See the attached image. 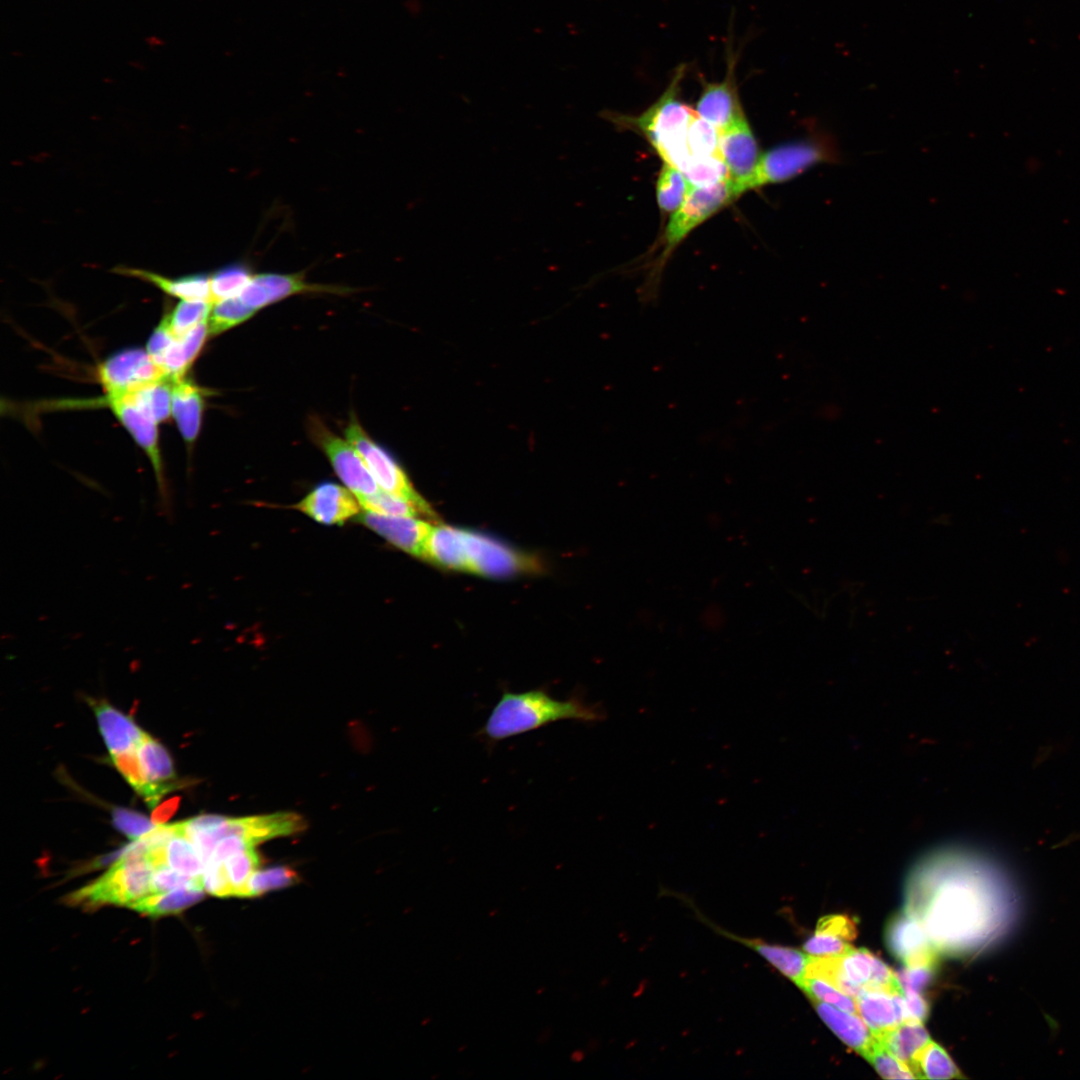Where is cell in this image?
Segmentation results:
<instances>
[{"label": "cell", "mask_w": 1080, "mask_h": 1080, "mask_svg": "<svg viewBox=\"0 0 1080 1080\" xmlns=\"http://www.w3.org/2000/svg\"><path fill=\"white\" fill-rule=\"evenodd\" d=\"M827 1026L850 1048L865 1057L877 1040L857 1014L838 1009L819 1000H811Z\"/></svg>", "instance_id": "603a6c76"}, {"label": "cell", "mask_w": 1080, "mask_h": 1080, "mask_svg": "<svg viewBox=\"0 0 1080 1080\" xmlns=\"http://www.w3.org/2000/svg\"><path fill=\"white\" fill-rule=\"evenodd\" d=\"M691 188L685 175L678 168L664 162L656 183L659 208L664 212L673 213L684 202Z\"/></svg>", "instance_id": "f546056e"}, {"label": "cell", "mask_w": 1080, "mask_h": 1080, "mask_svg": "<svg viewBox=\"0 0 1080 1080\" xmlns=\"http://www.w3.org/2000/svg\"><path fill=\"white\" fill-rule=\"evenodd\" d=\"M112 820L119 831L134 841L140 839L157 826L144 815L124 808H115L112 812Z\"/></svg>", "instance_id": "ee69618b"}, {"label": "cell", "mask_w": 1080, "mask_h": 1080, "mask_svg": "<svg viewBox=\"0 0 1080 1080\" xmlns=\"http://www.w3.org/2000/svg\"><path fill=\"white\" fill-rule=\"evenodd\" d=\"M463 569L486 576L504 577L529 568V559L495 539L462 529Z\"/></svg>", "instance_id": "8fae6325"}, {"label": "cell", "mask_w": 1080, "mask_h": 1080, "mask_svg": "<svg viewBox=\"0 0 1080 1080\" xmlns=\"http://www.w3.org/2000/svg\"><path fill=\"white\" fill-rule=\"evenodd\" d=\"M800 989L807 994L810 1000H819L843 1011L858 1015L856 1001L853 997L821 979L805 977Z\"/></svg>", "instance_id": "ab89813d"}, {"label": "cell", "mask_w": 1080, "mask_h": 1080, "mask_svg": "<svg viewBox=\"0 0 1080 1080\" xmlns=\"http://www.w3.org/2000/svg\"><path fill=\"white\" fill-rule=\"evenodd\" d=\"M305 828L304 819L296 813L280 812L263 816L228 818L220 831L222 837L236 835L252 846L279 836L291 835Z\"/></svg>", "instance_id": "ac0fdd59"}, {"label": "cell", "mask_w": 1080, "mask_h": 1080, "mask_svg": "<svg viewBox=\"0 0 1080 1080\" xmlns=\"http://www.w3.org/2000/svg\"><path fill=\"white\" fill-rule=\"evenodd\" d=\"M877 1072L885 1079H914L910 1069L894 1056L879 1040H876L867 1055Z\"/></svg>", "instance_id": "b9f144b4"}, {"label": "cell", "mask_w": 1080, "mask_h": 1080, "mask_svg": "<svg viewBox=\"0 0 1080 1080\" xmlns=\"http://www.w3.org/2000/svg\"><path fill=\"white\" fill-rule=\"evenodd\" d=\"M737 59L738 54L733 50L732 41L729 39L726 47V73L723 80L708 82L701 79L702 90L696 102L695 111L719 132L746 117L737 88Z\"/></svg>", "instance_id": "9c48e42d"}, {"label": "cell", "mask_w": 1080, "mask_h": 1080, "mask_svg": "<svg viewBox=\"0 0 1080 1080\" xmlns=\"http://www.w3.org/2000/svg\"><path fill=\"white\" fill-rule=\"evenodd\" d=\"M100 732L111 755L137 750L148 735L107 701H91Z\"/></svg>", "instance_id": "44dd1931"}, {"label": "cell", "mask_w": 1080, "mask_h": 1080, "mask_svg": "<svg viewBox=\"0 0 1080 1080\" xmlns=\"http://www.w3.org/2000/svg\"><path fill=\"white\" fill-rule=\"evenodd\" d=\"M255 311L237 296L213 303L209 318L210 336L219 335L251 318Z\"/></svg>", "instance_id": "d6a6232c"}, {"label": "cell", "mask_w": 1080, "mask_h": 1080, "mask_svg": "<svg viewBox=\"0 0 1080 1080\" xmlns=\"http://www.w3.org/2000/svg\"><path fill=\"white\" fill-rule=\"evenodd\" d=\"M934 969V967L926 966H905L897 971L896 977L902 992L921 993V991L931 982Z\"/></svg>", "instance_id": "681fc988"}, {"label": "cell", "mask_w": 1080, "mask_h": 1080, "mask_svg": "<svg viewBox=\"0 0 1080 1080\" xmlns=\"http://www.w3.org/2000/svg\"><path fill=\"white\" fill-rule=\"evenodd\" d=\"M719 140L720 132L696 113L689 125L686 139L690 162L709 157H721Z\"/></svg>", "instance_id": "836d02e7"}, {"label": "cell", "mask_w": 1080, "mask_h": 1080, "mask_svg": "<svg viewBox=\"0 0 1080 1080\" xmlns=\"http://www.w3.org/2000/svg\"><path fill=\"white\" fill-rule=\"evenodd\" d=\"M424 559L452 569L463 568L462 529L433 527L425 544Z\"/></svg>", "instance_id": "4316f807"}, {"label": "cell", "mask_w": 1080, "mask_h": 1080, "mask_svg": "<svg viewBox=\"0 0 1080 1080\" xmlns=\"http://www.w3.org/2000/svg\"><path fill=\"white\" fill-rule=\"evenodd\" d=\"M204 397L201 389L184 377L172 379L171 413L186 443L192 444L201 427Z\"/></svg>", "instance_id": "7402d4cb"}, {"label": "cell", "mask_w": 1080, "mask_h": 1080, "mask_svg": "<svg viewBox=\"0 0 1080 1080\" xmlns=\"http://www.w3.org/2000/svg\"><path fill=\"white\" fill-rule=\"evenodd\" d=\"M359 520L390 543L414 556L423 558L425 544L433 528L415 517L387 516L366 511Z\"/></svg>", "instance_id": "e0dca14e"}, {"label": "cell", "mask_w": 1080, "mask_h": 1080, "mask_svg": "<svg viewBox=\"0 0 1080 1080\" xmlns=\"http://www.w3.org/2000/svg\"><path fill=\"white\" fill-rule=\"evenodd\" d=\"M694 911L709 927L713 928L719 934L742 943L744 946L752 949L800 988L805 978L809 954H804L795 948L770 944L761 939L740 937L714 925L708 921L707 918L703 917L697 909L694 908Z\"/></svg>", "instance_id": "ffe728a7"}, {"label": "cell", "mask_w": 1080, "mask_h": 1080, "mask_svg": "<svg viewBox=\"0 0 1080 1080\" xmlns=\"http://www.w3.org/2000/svg\"><path fill=\"white\" fill-rule=\"evenodd\" d=\"M719 152L740 196L762 155L746 117L720 132Z\"/></svg>", "instance_id": "5bb4252c"}, {"label": "cell", "mask_w": 1080, "mask_h": 1080, "mask_svg": "<svg viewBox=\"0 0 1080 1080\" xmlns=\"http://www.w3.org/2000/svg\"><path fill=\"white\" fill-rule=\"evenodd\" d=\"M1002 879L990 862L954 846L929 852L912 868L904 911L924 927L939 953L965 956L999 930Z\"/></svg>", "instance_id": "6da1fadb"}, {"label": "cell", "mask_w": 1080, "mask_h": 1080, "mask_svg": "<svg viewBox=\"0 0 1080 1080\" xmlns=\"http://www.w3.org/2000/svg\"><path fill=\"white\" fill-rule=\"evenodd\" d=\"M153 893L166 892L179 888H204L203 877H192L178 872L167 864L154 869L152 878Z\"/></svg>", "instance_id": "7bdbcfd3"}, {"label": "cell", "mask_w": 1080, "mask_h": 1080, "mask_svg": "<svg viewBox=\"0 0 1080 1080\" xmlns=\"http://www.w3.org/2000/svg\"><path fill=\"white\" fill-rule=\"evenodd\" d=\"M233 896L248 897L249 881L260 864L254 847L238 851L223 861Z\"/></svg>", "instance_id": "e575fe53"}, {"label": "cell", "mask_w": 1080, "mask_h": 1080, "mask_svg": "<svg viewBox=\"0 0 1080 1080\" xmlns=\"http://www.w3.org/2000/svg\"><path fill=\"white\" fill-rule=\"evenodd\" d=\"M606 717L601 704L588 703L578 696L557 700L544 689L505 691L478 734L489 743H497L558 721L593 724Z\"/></svg>", "instance_id": "7a4b0ae2"}, {"label": "cell", "mask_w": 1080, "mask_h": 1080, "mask_svg": "<svg viewBox=\"0 0 1080 1080\" xmlns=\"http://www.w3.org/2000/svg\"><path fill=\"white\" fill-rule=\"evenodd\" d=\"M203 883L204 888L214 896H233L223 862L210 861L205 865Z\"/></svg>", "instance_id": "c3c4849f"}, {"label": "cell", "mask_w": 1080, "mask_h": 1080, "mask_svg": "<svg viewBox=\"0 0 1080 1080\" xmlns=\"http://www.w3.org/2000/svg\"><path fill=\"white\" fill-rule=\"evenodd\" d=\"M311 292L343 293L345 289L308 283L302 274L261 273L252 276L238 297L256 312L289 296Z\"/></svg>", "instance_id": "9a60e30c"}, {"label": "cell", "mask_w": 1080, "mask_h": 1080, "mask_svg": "<svg viewBox=\"0 0 1080 1080\" xmlns=\"http://www.w3.org/2000/svg\"><path fill=\"white\" fill-rule=\"evenodd\" d=\"M686 65L680 64L659 99L638 116L606 112L616 125L637 129L654 147L665 163L681 172L690 162L687 132L696 111L680 98Z\"/></svg>", "instance_id": "3957f363"}, {"label": "cell", "mask_w": 1080, "mask_h": 1080, "mask_svg": "<svg viewBox=\"0 0 1080 1080\" xmlns=\"http://www.w3.org/2000/svg\"><path fill=\"white\" fill-rule=\"evenodd\" d=\"M153 872L149 846L143 839H138L122 850L120 857L107 872L73 892L67 901L86 908L106 904L130 907L153 893Z\"/></svg>", "instance_id": "277c9868"}, {"label": "cell", "mask_w": 1080, "mask_h": 1080, "mask_svg": "<svg viewBox=\"0 0 1080 1080\" xmlns=\"http://www.w3.org/2000/svg\"><path fill=\"white\" fill-rule=\"evenodd\" d=\"M887 948L908 967H934L938 951L922 924L906 911L894 915L885 930Z\"/></svg>", "instance_id": "7c38bea8"}, {"label": "cell", "mask_w": 1080, "mask_h": 1080, "mask_svg": "<svg viewBox=\"0 0 1080 1080\" xmlns=\"http://www.w3.org/2000/svg\"><path fill=\"white\" fill-rule=\"evenodd\" d=\"M360 506L366 511L398 517H416L423 515L421 510L411 501L390 494L385 491L358 499Z\"/></svg>", "instance_id": "74e56055"}, {"label": "cell", "mask_w": 1080, "mask_h": 1080, "mask_svg": "<svg viewBox=\"0 0 1080 1080\" xmlns=\"http://www.w3.org/2000/svg\"><path fill=\"white\" fill-rule=\"evenodd\" d=\"M739 197L732 181L707 187H693L681 206L672 213L665 228L662 260L698 225Z\"/></svg>", "instance_id": "8992f818"}, {"label": "cell", "mask_w": 1080, "mask_h": 1080, "mask_svg": "<svg viewBox=\"0 0 1080 1080\" xmlns=\"http://www.w3.org/2000/svg\"><path fill=\"white\" fill-rule=\"evenodd\" d=\"M877 1040L902 1061L912 1073L920 1052L932 1041L920 1022H904Z\"/></svg>", "instance_id": "484cf974"}, {"label": "cell", "mask_w": 1080, "mask_h": 1080, "mask_svg": "<svg viewBox=\"0 0 1080 1080\" xmlns=\"http://www.w3.org/2000/svg\"><path fill=\"white\" fill-rule=\"evenodd\" d=\"M166 864L172 869L192 877H203L204 863L196 848L184 833L183 823L180 829L166 842Z\"/></svg>", "instance_id": "f1b7e54d"}, {"label": "cell", "mask_w": 1080, "mask_h": 1080, "mask_svg": "<svg viewBox=\"0 0 1080 1080\" xmlns=\"http://www.w3.org/2000/svg\"><path fill=\"white\" fill-rule=\"evenodd\" d=\"M178 804L179 798H172L162 803L159 807L154 809L151 818L152 822L156 825L163 824L175 813Z\"/></svg>", "instance_id": "f5cc1de1"}, {"label": "cell", "mask_w": 1080, "mask_h": 1080, "mask_svg": "<svg viewBox=\"0 0 1080 1080\" xmlns=\"http://www.w3.org/2000/svg\"><path fill=\"white\" fill-rule=\"evenodd\" d=\"M815 932L837 936L845 941L856 938L857 926L855 920L847 915L833 914L819 919Z\"/></svg>", "instance_id": "7dc6e473"}, {"label": "cell", "mask_w": 1080, "mask_h": 1080, "mask_svg": "<svg viewBox=\"0 0 1080 1080\" xmlns=\"http://www.w3.org/2000/svg\"><path fill=\"white\" fill-rule=\"evenodd\" d=\"M137 756L147 783L144 799L154 807L170 790L176 787L175 770L168 751L147 735L138 746Z\"/></svg>", "instance_id": "d6986e66"}, {"label": "cell", "mask_w": 1080, "mask_h": 1080, "mask_svg": "<svg viewBox=\"0 0 1080 1080\" xmlns=\"http://www.w3.org/2000/svg\"><path fill=\"white\" fill-rule=\"evenodd\" d=\"M803 949L813 956H844L855 948L837 936L815 932L805 941Z\"/></svg>", "instance_id": "f6af8a7d"}, {"label": "cell", "mask_w": 1080, "mask_h": 1080, "mask_svg": "<svg viewBox=\"0 0 1080 1080\" xmlns=\"http://www.w3.org/2000/svg\"><path fill=\"white\" fill-rule=\"evenodd\" d=\"M105 403L127 429L135 442L143 449L152 463L159 487L163 493L164 478L156 420L135 402L130 394L108 395Z\"/></svg>", "instance_id": "4fadbf2b"}, {"label": "cell", "mask_w": 1080, "mask_h": 1080, "mask_svg": "<svg viewBox=\"0 0 1080 1080\" xmlns=\"http://www.w3.org/2000/svg\"><path fill=\"white\" fill-rule=\"evenodd\" d=\"M838 160V149L832 138L825 134L776 146L761 155L754 173L742 186V193L788 181L815 165Z\"/></svg>", "instance_id": "5b68a950"}, {"label": "cell", "mask_w": 1080, "mask_h": 1080, "mask_svg": "<svg viewBox=\"0 0 1080 1080\" xmlns=\"http://www.w3.org/2000/svg\"><path fill=\"white\" fill-rule=\"evenodd\" d=\"M247 265L233 263L221 267L210 276L212 302L239 295L252 278Z\"/></svg>", "instance_id": "d590c367"}, {"label": "cell", "mask_w": 1080, "mask_h": 1080, "mask_svg": "<svg viewBox=\"0 0 1080 1080\" xmlns=\"http://www.w3.org/2000/svg\"><path fill=\"white\" fill-rule=\"evenodd\" d=\"M202 896L203 889L179 888L151 893L133 903L129 908L148 916L159 917L179 913L197 903Z\"/></svg>", "instance_id": "83f0119b"}, {"label": "cell", "mask_w": 1080, "mask_h": 1080, "mask_svg": "<svg viewBox=\"0 0 1080 1080\" xmlns=\"http://www.w3.org/2000/svg\"><path fill=\"white\" fill-rule=\"evenodd\" d=\"M111 759L115 767L128 783L144 797L147 791V783L143 776L136 750L111 755Z\"/></svg>", "instance_id": "bcb514c9"}, {"label": "cell", "mask_w": 1080, "mask_h": 1080, "mask_svg": "<svg viewBox=\"0 0 1080 1080\" xmlns=\"http://www.w3.org/2000/svg\"><path fill=\"white\" fill-rule=\"evenodd\" d=\"M913 1075L917 1079H954L962 1075L947 1052L931 1041L920 1052Z\"/></svg>", "instance_id": "4dcf8cb0"}, {"label": "cell", "mask_w": 1080, "mask_h": 1080, "mask_svg": "<svg viewBox=\"0 0 1080 1080\" xmlns=\"http://www.w3.org/2000/svg\"><path fill=\"white\" fill-rule=\"evenodd\" d=\"M359 505L349 489L324 482L311 490L295 508L322 524L341 525L359 513Z\"/></svg>", "instance_id": "2e32d148"}, {"label": "cell", "mask_w": 1080, "mask_h": 1080, "mask_svg": "<svg viewBox=\"0 0 1080 1080\" xmlns=\"http://www.w3.org/2000/svg\"><path fill=\"white\" fill-rule=\"evenodd\" d=\"M127 394H130L157 423L164 421L171 414L172 379L169 377L149 383Z\"/></svg>", "instance_id": "1f68e13d"}, {"label": "cell", "mask_w": 1080, "mask_h": 1080, "mask_svg": "<svg viewBox=\"0 0 1080 1080\" xmlns=\"http://www.w3.org/2000/svg\"><path fill=\"white\" fill-rule=\"evenodd\" d=\"M345 436L362 456L383 491L411 501L425 516H433L430 506L415 491L400 465L370 438L355 417L350 418Z\"/></svg>", "instance_id": "52a82bcc"}, {"label": "cell", "mask_w": 1080, "mask_h": 1080, "mask_svg": "<svg viewBox=\"0 0 1080 1080\" xmlns=\"http://www.w3.org/2000/svg\"><path fill=\"white\" fill-rule=\"evenodd\" d=\"M297 873L287 866L256 870L248 884V897L259 896L267 891L288 887L297 882Z\"/></svg>", "instance_id": "60d3db41"}, {"label": "cell", "mask_w": 1080, "mask_h": 1080, "mask_svg": "<svg viewBox=\"0 0 1080 1080\" xmlns=\"http://www.w3.org/2000/svg\"><path fill=\"white\" fill-rule=\"evenodd\" d=\"M114 271L149 282L166 294L182 300L212 302L210 275L205 273L169 278L138 268L117 267Z\"/></svg>", "instance_id": "cb8c5ba5"}, {"label": "cell", "mask_w": 1080, "mask_h": 1080, "mask_svg": "<svg viewBox=\"0 0 1080 1080\" xmlns=\"http://www.w3.org/2000/svg\"><path fill=\"white\" fill-rule=\"evenodd\" d=\"M905 1007H906V1021L905 1022H920L923 1023L928 1016L929 1005L928 1002L916 992H902Z\"/></svg>", "instance_id": "816d5d0a"}, {"label": "cell", "mask_w": 1080, "mask_h": 1080, "mask_svg": "<svg viewBox=\"0 0 1080 1080\" xmlns=\"http://www.w3.org/2000/svg\"><path fill=\"white\" fill-rule=\"evenodd\" d=\"M168 377L147 351L130 348L107 358L97 370V378L106 394L120 395Z\"/></svg>", "instance_id": "30bf717a"}, {"label": "cell", "mask_w": 1080, "mask_h": 1080, "mask_svg": "<svg viewBox=\"0 0 1080 1080\" xmlns=\"http://www.w3.org/2000/svg\"><path fill=\"white\" fill-rule=\"evenodd\" d=\"M176 338L177 337L170 330L166 320L163 318L150 336L146 351L150 357L159 364L163 355Z\"/></svg>", "instance_id": "f907efd6"}, {"label": "cell", "mask_w": 1080, "mask_h": 1080, "mask_svg": "<svg viewBox=\"0 0 1080 1080\" xmlns=\"http://www.w3.org/2000/svg\"><path fill=\"white\" fill-rule=\"evenodd\" d=\"M893 994L880 990H864L856 999L858 1015L876 1039L900 1025Z\"/></svg>", "instance_id": "d4e9b609"}, {"label": "cell", "mask_w": 1080, "mask_h": 1080, "mask_svg": "<svg viewBox=\"0 0 1080 1080\" xmlns=\"http://www.w3.org/2000/svg\"><path fill=\"white\" fill-rule=\"evenodd\" d=\"M682 173L693 187H707L730 179L721 157L692 160Z\"/></svg>", "instance_id": "f35d334b"}, {"label": "cell", "mask_w": 1080, "mask_h": 1080, "mask_svg": "<svg viewBox=\"0 0 1080 1080\" xmlns=\"http://www.w3.org/2000/svg\"><path fill=\"white\" fill-rule=\"evenodd\" d=\"M308 427L312 440L326 454L338 477L357 499L379 491L364 459L347 439L334 434L316 417L310 418Z\"/></svg>", "instance_id": "ba28073f"}, {"label": "cell", "mask_w": 1080, "mask_h": 1080, "mask_svg": "<svg viewBox=\"0 0 1080 1080\" xmlns=\"http://www.w3.org/2000/svg\"><path fill=\"white\" fill-rule=\"evenodd\" d=\"M213 303L209 301L182 300L167 315L166 320L170 330L176 337L209 318Z\"/></svg>", "instance_id": "8d00e7d4"}]
</instances>
